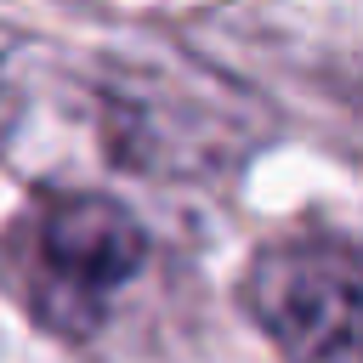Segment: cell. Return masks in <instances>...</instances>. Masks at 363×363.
Segmentation results:
<instances>
[{
	"label": "cell",
	"mask_w": 363,
	"mask_h": 363,
	"mask_svg": "<svg viewBox=\"0 0 363 363\" xmlns=\"http://www.w3.org/2000/svg\"><path fill=\"white\" fill-rule=\"evenodd\" d=\"M96 119L113 164L170 182L221 176L261 142V119L233 85L164 62H113L96 85Z\"/></svg>",
	"instance_id": "cell-2"
},
{
	"label": "cell",
	"mask_w": 363,
	"mask_h": 363,
	"mask_svg": "<svg viewBox=\"0 0 363 363\" xmlns=\"http://www.w3.org/2000/svg\"><path fill=\"white\" fill-rule=\"evenodd\" d=\"M142 261V221L96 187H40L11 216V233L0 244V267L17 301L62 340H91Z\"/></svg>",
	"instance_id": "cell-1"
},
{
	"label": "cell",
	"mask_w": 363,
	"mask_h": 363,
	"mask_svg": "<svg viewBox=\"0 0 363 363\" xmlns=\"http://www.w3.org/2000/svg\"><path fill=\"white\" fill-rule=\"evenodd\" d=\"M244 312L284 363H363V244L329 227L267 238L244 267Z\"/></svg>",
	"instance_id": "cell-3"
}]
</instances>
